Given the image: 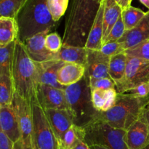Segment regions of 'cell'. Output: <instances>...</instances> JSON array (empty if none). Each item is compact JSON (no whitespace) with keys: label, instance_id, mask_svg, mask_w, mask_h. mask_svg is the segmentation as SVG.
Instances as JSON below:
<instances>
[{"label":"cell","instance_id":"obj_1","mask_svg":"<svg viewBox=\"0 0 149 149\" xmlns=\"http://www.w3.org/2000/svg\"><path fill=\"white\" fill-rule=\"evenodd\" d=\"M104 0H71L65 17L63 45L85 47L87 38Z\"/></svg>","mask_w":149,"mask_h":149},{"label":"cell","instance_id":"obj_2","mask_svg":"<svg viewBox=\"0 0 149 149\" xmlns=\"http://www.w3.org/2000/svg\"><path fill=\"white\" fill-rule=\"evenodd\" d=\"M12 78L15 93L31 104H39L37 97L39 83L35 62L28 55L24 44L18 39L16 41L12 65Z\"/></svg>","mask_w":149,"mask_h":149},{"label":"cell","instance_id":"obj_3","mask_svg":"<svg viewBox=\"0 0 149 149\" xmlns=\"http://www.w3.org/2000/svg\"><path fill=\"white\" fill-rule=\"evenodd\" d=\"M148 101L149 96L139 97L130 93H118L114 106L107 111L97 112L93 121H101L127 131L142 115Z\"/></svg>","mask_w":149,"mask_h":149},{"label":"cell","instance_id":"obj_4","mask_svg":"<svg viewBox=\"0 0 149 149\" xmlns=\"http://www.w3.org/2000/svg\"><path fill=\"white\" fill-rule=\"evenodd\" d=\"M19 27L18 39L24 42L37 33L49 31L55 27L47 5V0H29L17 17Z\"/></svg>","mask_w":149,"mask_h":149},{"label":"cell","instance_id":"obj_5","mask_svg":"<svg viewBox=\"0 0 149 149\" xmlns=\"http://www.w3.org/2000/svg\"><path fill=\"white\" fill-rule=\"evenodd\" d=\"M64 90L74 124L84 127L93 122L98 111L93 106L88 77L84 75L80 81L65 87Z\"/></svg>","mask_w":149,"mask_h":149},{"label":"cell","instance_id":"obj_6","mask_svg":"<svg viewBox=\"0 0 149 149\" xmlns=\"http://www.w3.org/2000/svg\"><path fill=\"white\" fill-rule=\"evenodd\" d=\"M84 141L88 146L101 145L110 149H129L125 143L126 130L101 121H93L84 126Z\"/></svg>","mask_w":149,"mask_h":149},{"label":"cell","instance_id":"obj_7","mask_svg":"<svg viewBox=\"0 0 149 149\" xmlns=\"http://www.w3.org/2000/svg\"><path fill=\"white\" fill-rule=\"evenodd\" d=\"M33 134L34 149H58L59 142L47 117L45 109L39 104H32Z\"/></svg>","mask_w":149,"mask_h":149},{"label":"cell","instance_id":"obj_8","mask_svg":"<svg viewBox=\"0 0 149 149\" xmlns=\"http://www.w3.org/2000/svg\"><path fill=\"white\" fill-rule=\"evenodd\" d=\"M148 81L149 61L128 57L125 78L116 87V92L119 94L130 93L138 85Z\"/></svg>","mask_w":149,"mask_h":149},{"label":"cell","instance_id":"obj_9","mask_svg":"<svg viewBox=\"0 0 149 149\" xmlns=\"http://www.w3.org/2000/svg\"><path fill=\"white\" fill-rule=\"evenodd\" d=\"M17 117L21 138L25 141H31L33 134V111L32 104L27 100L15 93L12 103Z\"/></svg>","mask_w":149,"mask_h":149},{"label":"cell","instance_id":"obj_10","mask_svg":"<svg viewBox=\"0 0 149 149\" xmlns=\"http://www.w3.org/2000/svg\"><path fill=\"white\" fill-rule=\"evenodd\" d=\"M64 90L39 84L37 89L39 105L45 110L69 109Z\"/></svg>","mask_w":149,"mask_h":149},{"label":"cell","instance_id":"obj_11","mask_svg":"<svg viewBox=\"0 0 149 149\" xmlns=\"http://www.w3.org/2000/svg\"><path fill=\"white\" fill-rule=\"evenodd\" d=\"M45 111L59 144H61L65 132L74 125V115L69 109H47Z\"/></svg>","mask_w":149,"mask_h":149},{"label":"cell","instance_id":"obj_12","mask_svg":"<svg viewBox=\"0 0 149 149\" xmlns=\"http://www.w3.org/2000/svg\"><path fill=\"white\" fill-rule=\"evenodd\" d=\"M125 143L129 149H142L149 145V127L143 113L126 131Z\"/></svg>","mask_w":149,"mask_h":149},{"label":"cell","instance_id":"obj_13","mask_svg":"<svg viewBox=\"0 0 149 149\" xmlns=\"http://www.w3.org/2000/svg\"><path fill=\"white\" fill-rule=\"evenodd\" d=\"M110 57L104 55L100 50L87 49V58L85 68L88 78H106L109 76Z\"/></svg>","mask_w":149,"mask_h":149},{"label":"cell","instance_id":"obj_14","mask_svg":"<svg viewBox=\"0 0 149 149\" xmlns=\"http://www.w3.org/2000/svg\"><path fill=\"white\" fill-rule=\"evenodd\" d=\"M65 63L58 60H49L42 63H36V74L39 84L51 86L64 90L65 87L58 81V73Z\"/></svg>","mask_w":149,"mask_h":149},{"label":"cell","instance_id":"obj_15","mask_svg":"<svg viewBox=\"0 0 149 149\" xmlns=\"http://www.w3.org/2000/svg\"><path fill=\"white\" fill-rule=\"evenodd\" d=\"M49 33V31H47L37 33L23 42L28 55L34 62L42 63L54 59L55 53L49 51L45 47V38Z\"/></svg>","mask_w":149,"mask_h":149},{"label":"cell","instance_id":"obj_16","mask_svg":"<svg viewBox=\"0 0 149 149\" xmlns=\"http://www.w3.org/2000/svg\"><path fill=\"white\" fill-rule=\"evenodd\" d=\"M149 39V10L145 17L133 29L125 31L118 42L123 45L125 51L138 46Z\"/></svg>","mask_w":149,"mask_h":149},{"label":"cell","instance_id":"obj_17","mask_svg":"<svg viewBox=\"0 0 149 149\" xmlns=\"http://www.w3.org/2000/svg\"><path fill=\"white\" fill-rule=\"evenodd\" d=\"M0 130L14 143L21 138L20 125L13 106L0 107Z\"/></svg>","mask_w":149,"mask_h":149},{"label":"cell","instance_id":"obj_18","mask_svg":"<svg viewBox=\"0 0 149 149\" xmlns=\"http://www.w3.org/2000/svg\"><path fill=\"white\" fill-rule=\"evenodd\" d=\"M85 74L84 65L65 63L58 73V81L63 87H68L80 81Z\"/></svg>","mask_w":149,"mask_h":149},{"label":"cell","instance_id":"obj_19","mask_svg":"<svg viewBox=\"0 0 149 149\" xmlns=\"http://www.w3.org/2000/svg\"><path fill=\"white\" fill-rule=\"evenodd\" d=\"M103 13H104V2L100 7L95 20L89 33L85 45L87 49L100 50L103 47Z\"/></svg>","mask_w":149,"mask_h":149},{"label":"cell","instance_id":"obj_20","mask_svg":"<svg viewBox=\"0 0 149 149\" xmlns=\"http://www.w3.org/2000/svg\"><path fill=\"white\" fill-rule=\"evenodd\" d=\"M87 58V49L81 47L63 45L61 49L54 55V59L64 63L80 64L85 66Z\"/></svg>","mask_w":149,"mask_h":149},{"label":"cell","instance_id":"obj_21","mask_svg":"<svg viewBox=\"0 0 149 149\" xmlns=\"http://www.w3.org/2000/svg\"><path fill=\"white\" fill-rule=\"evenodd\" d=\"M118 93L116 89L91 90L92 101L94 108L99 112H105L111 109L117 99Z\"/></svg>","mask_w":149,"mask_h":149},{"label":"cell","instance_id":"obj_22","mask_svg":"<svg viewBox=\"0 0 149 149\" xmlns=\"http://www.w3.org/2000/svg\"><path fill=\"white\" fill-rule=\"evenodd\" d=\"M122 9L116 0H104L103 45L115 23L122 15Z\"/></svg>","mask_w":149,"mask_h":149},{"label":"cell","instance_id":"obj_23","mask_svg":"<svg viewBox=\"0 0 149 149\" xmlns=\"http://www.w3.org/2000/svg\"><path fill=\"white\" fill-rule=\"evenodd\" d=\"M128 57L125 52L111 57L109 67V76L117 87L125 78Z\"/></svg>","mask_w":149,"mask_h":149},{"label":"cell","instance_id":"obj_24","mask_svg":"<svg viewBox=\"0 0 149 149\" xmlns=\"http://www.w3.org/2000/svg\"><path fill=\"white\" fill-rule=\"evenodd\" d=\"M19 27L16 19L0 17V47L18 39Z\"/></svg>","mask_w":149,"mask_h":149},{"label":"cell","instance_id":"obj_25","mask_svg":"<svg viewBox=\"0 0 149 149\" xmlns=\"http://www.w3.org/2000/svg\"><path fill=\"white\" fill-rule=\"evenodd\" d=\"M15 93L11 74H0V107L12 106Z\"/></svg>","mask_w":149,"mask_h":149},{"label":"cell","instance_id":"obj_26","mask_svg":"<svg viewBox=\"0 0 149 149\" xmlns=\"http://www.w3.org/2000/svg\"><path fill=\"white\" fill-rule=\"evenodd\" d=\"M29 0H0V17L17 19Z\"/></svg>","mask_w":149,"mask_h":149},{"label":"cell","instance_id":"obj_27","mask_svg":"<svg viewBox=\"0 0 149 149\" xmlns=\"http://www.w3.org/2000/svg\"><path fill=\"white\" fill-rule=\"evenodd\" d=\"M16 41L5 46L0 47V74L12 75V65L14 58Z\"/></svg>","mask_w":149,"mask_h":149},{"label":"cell","instance_id":"obj_28","mask_svg":"<svg viewBox=\"0 0 149 149\" xmlns=\"http://www.w3.org/2000/svg\"><path fill=\"white\" fill-rule=\"evenodd\" d=\"M146 15V12L132 5L122 10V16L126 31L130 30L137 26Z\"/></svg>","mask_w":149,"mask_h":149},{"label":"cell","instance_id":"obj_29","mask_svg":"<svg viewBox=\"0 0 149 149\" xmlns=\"http://www.w3.org/2000/svg\"><path fill=\"white\" fill-rule=\"evenodd\" d=\"M81 140H84V128L74 124L65 132L61 144L67 149H72Z\"/></svg>","mask_w":149,"mask_h":149},{"label":"cell","instance_id":"obj_30","mask_svg":"<svg viewBox=\"0 0 149 149\" xmlns=\"http://www.w3.org/2000/svg\"><path fill=\"white\" fill-rule=\"evenodd\" d=\"M47 5L52 19L57 23L68 9L69 0H47Z\"/></svg>","mask_w":149,"mask_h":149},{"label":"cell","instance_id":"obj_31","mask_svg":"<svg viewBox=\"0 0 149 149\" xmlns=\"http://www.w3.org/2000/svg\"><path fill=\"white\" fill-rule=\"evenodd\" d=\"M125 53L130 58L145 60L149 61V39L142 42L138 46L127 49Z\"/></svg>","mask_w":149,"mask_h":149},{"label":"cell","instance_id":"obj_32","mask_svg":"<svg viewBox=\"0 0 149 149\" xmlns=\"http://www.w3.org/2000/svg\"><path fill=\"white\" fill-rule=\"evenodd\" d=\"M125 31H126V29H125V24H124L123 20H122V16L121 15L119 20L115 23L113 29H111L110 33L109 34L108 37L106 38V41H105L104 44L103 45H104L106 43L118 42L123 36Z\"/></svg>","mask_w":149,"mask_h":149},{"label":"cell","instance_id":"obj_33","mask_svg":"<svg viewBox=\"0 0 149 149\" xmlns=\"http://www.w3.org/2000/svg\"><path fill=\"white\" fill-rule=\"evenodd\" d=\"M63 39L56 32L49 33L45 38V47L53 53H57L63 47Z\"/></svg>","mask_w":149,"mask_h":149},{"label":"cell","instance_id":"obj_34","mask_svg":"<svg viewBox=\"0 0 149 149\" xmlns=\"http://www.w3.org/2000/svg\"><path fill=\"white\" fill-rule=\"evenodd\" d=\"M89 84L90 89L95 90H110V89H116V84L110 77L106 78H89Z\"/></svg>","mask_w":149,"mask_h":149},{"label":"cell","instance_id":"obj_35","mask_svg":"<svg viewBox=\"0 0 149 149\" xmlns=\"http://www.w3.org/2000/svg\"><path fill=\"white\" fill-rule=\"evenodd\" d=\"M100 51L104 55L111 58V57L113 56L116 54L125 52V49H124L122 43L119 42H114L105 44L104 45H103Z\"/></svg>","mask_w":149,"mask_h":149},{"label":"cell","instance_id":"obj_36","mask_svg":"<svg viewBox=\"0 0 149 149\" xmlns=\"http://www.w3.org/2000/svg\"><path fill=\"white\" fill-rule=\"evenodd\" d=\"M132 94L138 96L139 97H146L149 96V89L148 84L146 83H143V84H139L136 87L131 90L130 92Z\"/></svg>","mask_w":149,"mask_h":149},{"label":"cell","instance_id":"obj_37","mask_svg":"<svg viewBox=\"0 0 149 149\" xmlns=\"http://www.w3.org/2000/svg\"><path fill=\"white\" fill-rule=\"evenodd\" d=\"M0 149H15V143L0 130Z\"/></svg>","mask_w":149,"mask_h":149},{"label":"cell","instance_id":"obj_38","mask_svg":"<svg viewBox=\"0 0 149 149\" xmlns=\"http://www.w3.org/2000/svg\"><path fill=\"white\" fill-rule=\"evenodd\" d=\"M15 149H34L33 146V143L31 141H25L20 139L18 141L15 143Z\"/></svg>","mask_w":149,"mask_h":149},{"label":"cell","instance_id":"obj_39","mask_svg":"<svg viewBox=\"0 0 149 149\" xmlns=\"http://www.w3.org/2000/svg\"><path fill=\"white\" fill-rule=\"evenodd\" d=\"M72 149H91V148L87 145V143L84 141V140H81Z\"/></svg>","mask_w":149,"mask_h":149},{"label":"cell","instance_id":"obj_40","mask_svg":"<svg viewBox=\"0 0 149 149\" xmlns=\"http://www.w3.org/2000/svg\"><path fill=\"white\" fill-rule=\"evenodd\" d=\"M132 0H121L119 5L121 6L122 10L127 8V7L131 6V3H132Z\"/></svg>","mask_w":149,"mask_h":149},{"label":"cell","instance_id":"obj_41","mask_svg":"<svg viewBox=\"0 0 149 149\" xmlns=\"http://www.w3.org/2000/svg\"><path fill=\"white\" fill-rule=\"evenodd\" d=\"M143 113L144 116H145L146 120L147 123H148V127H149V109H147V108H146V109H144Z\"/></svg>","mask_w":149,"mask_h":149},{"label":"cell","instance_id":"obj_42","mask_svg":"<svg viewBox=\"0 0 149 149\" xmlns=\"http://www.w3.org/2000/svg\"><path fill=\"white\" fill-rule=\"evenodd\" d=\"M89 146L91 148V149H110L109 148H108V147L101 145H92Z\"/></svg>","mask_w":149,"mask_h":149},{"label":"cell","instance_id":"obj_43","mask_svg":"<svg viewBox=\"0 0 149 149\" xmlns=\"http://www.w3.org/2000/svg\"><path fill=\"white\" fill-rule=\"evenodd\" d=\"M145 7H146L149 10V0H139Z\"/></svg>","mask_w":149,"mask_h":149},{"label":"cell","instance_id":"obj_44","mask_svg":"<svg viewBox=\"0 0 149 149\" xmlns=\"http://www.w3.org/2000/svg\"><path fill=\"white\" fill-rule=\"evenodd\" d=\"M58 149H67L65 148V146H64L63 144H59V147H58Z\"/></svg>","mask_w":149,"mask_h":149},{"label":"cell","instance_id":"obj_45","mask_svg":"<svg viewBox=\"0 0 149 149\" xmlns=\"http://www.w3.org/2000/svg\"><path fill=\"white\" fill-rule=\"evenodd\" d=\"M142 149H149V145H148V146H146L145 148H142Z\"/></svg>","mask_w":149,"mask_h":149},{"label":"cell","instance_id":"obj_46","mask_svg":"<svg viewBox=\"0 0 149 149\" xmlns=\"http://www.w3.org/2000/svg\"><path fill=\"white\" fill-rule=\"evenodd\" d=\"M146 108H147V109H149V101H148V105H147Z\"/></svg>","mask_w":149,"mask_h":149},{"label":"cell","instance_id":"obj_47","mask_svg":"<svg viewBox=\"0 0 149 149\" xmlns=\"http://www.w3.org/2000/svg\"><path fill=\"white\" fill-rule=\"evenodd\" d=\"M116 1H117V2L119 3H119H120V1H121V0H116Z\"/></svg>","mask_w":149,"mask_h":149},{"label":"cell","instance_id":"obj_48","mask_svg":"<svg viewBox=\"0 0 149 149\" xmlns=\"http://www.w3.org/2000/svg\"><path fill=\"white\" fill-rule=\"evenodd\" d=\"M147 84H148V89H149V81L147 82Z\"/></svg>","mask_w":149,"mask_h":149}]
</instances>
